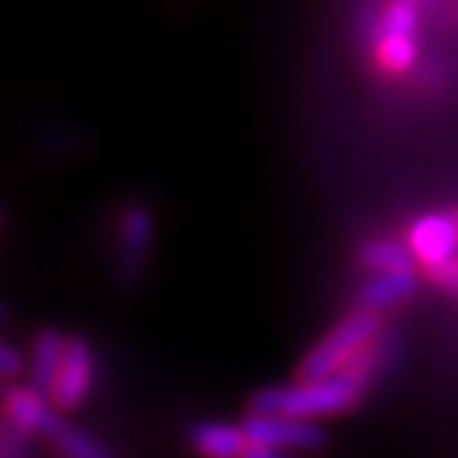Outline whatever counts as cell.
Here are the masks:
<instances>
[{
	"label": "cell",
	"instance_id": "ba28073f",
	"mask_svg": "<svg viewBox=\"0 0 458 458\" xmlns=\"http://www.w3.org/2000/svg\"><path fill=\"white\" fill-rule=\"evenodd\" d=\"M0 411H4L6 423L15 426L27 437L42 435L45 426L51 423V417L57 414L48 399L30 387H21V384H6L4 393H0Z\"/></svg>",
	"mask_w": 458,
	"mask_h": 458
},
{
	"label": "cell",
	"instance_id": "52a82bcc",
	"mask_svg": "<svg viewBox=\"0 0 458 458\" xmlns=\"http://www.w3.org/2000/svg\"><path fill=\"white\" fill-rule=\"evenodd\" d=\"M96 381V352L89 340L84 336H69L66 343V354H63L57 381H54L51 390V402L60 411H72L78 408L81 402L89 396Z\"/></svg>",
	"mask_w": 458,
	"mask_h": 458
},
{
	"label": "cell",
	"instance_id": "3957f363",
	"mask_svg": "<svg viewBox=\"0 0 458 458\" xmlns=\"http://www.w3.org/2000/svg\"><path fill=\"white\" fill-rule=\"evenodd\" d=\"M369 42L375 63L387 75H405L420 57V6L387 4L378 9V18L369 24Z\"/></svg>",
	"mask_w": 458,
	"mask_h": 458
},
{
	"label": "cell",
	"instance_id": "7a4b0ae2",
	"mask_svg": "<svg viewBox=\"0 0 458 458\" xmlns=\"http://www.w3.org/2000/svg\"><path fill=\"white\" fill-rule=\"evenodd\" d=\"M381 331L384 327H381L378 313H369V310H354V313H348L343 322L336 325L322 343L313 345V352L304 357V363H301V369H298V381H325V378L340 375L378 340Z\"/></svg>",
	"mask_w": 458,
	"mask_h": 458
},
{
	"label": "cell",
	"instance_id": "e0dca14e",
	"mask_svg": "<svg viewBox=\"0 0 458 458\" xmlns=\"http://www.w3.org/2000/svg\"><path fill=\"white\" fill-rule=\"evenodd\" d=\"M6 322H9V307L0 301V325H6Z\"/></svg>",
	"mask_w": 458,
	"mask_h": 458
},
{
	"label": "cell",
	"instance_id": "5bb4252c",
	"mask_svg": "<svg viewBox=\"0 0 458 458\" xmlns=\"http://www.w3.org/2000/svg\"><path fill=\"white\" fill-rule=\"evenodd\" d=\"M27 437L24 432H18L15 426H9L4 417H0V458H24L27 453Z\"/></svg>",
	"mask_w": 458,
	"mask_h": 458
},
{
	"label": "cell",
	"instance_id": "6da1fadb",
	"mask_svg": "<svg viewBox=\"0 0 458 458\" xmlns=\"http://www.w3.org/2000/svg\"><path fill=\"white\" fill-rule=\"evenodd\" d=\"M399 354V340L393 331H381L357 360L334 378L325 381H295L283 387H265L250 399V414H280L316 423L318 417H336L352 411L372 381L387 369V363Z\"/></svg>",
	"mask_w": 458,
	"mask_h": 458
},
{
	"label": "cell",
	"instance_id": "9c48e42d",
	"mask_svg": "<svg viewBox=\"0 0 458 458\" xmlns=\"http://www.w3.org/2000/svg\"><path fill=\"white\" fill-rule=\"evenodd\" d=\"M69 336H63L54 327H45L33 336L30 343V357H27V387L36 390L39 396L51 402L54 381H57L63 354H66Z\"/></svg>",
	"mask_w": 458,
	"mask_h": 458
},
{
	"label": "cell",
	"instance_id": "2e32d148",
	"mask_svg": "<svg viewBox=\"0 0 458 458\" xmlns=\"http://www.w3.org/2000/svg\"><path fill=\"white\" fill-rule=\"evenodd\" d=\"M242 458H283L277 450H265V446H247V453Z\"/></svg>",
	"mask_w": 458,
	"mask_h": 458
},
{
	"label": "cell",
	"instance_id": "d6986e66",
	"mask_svg": "<svg viewBox=\"0 0 458 458\" xmlns=\"http://www.w3.org/2000/svg\"><path fill=\"white\" fill-rule=\"evenodd\" d=\"M453 221H455V229H458V208H455V212H453Z\"/></svg>",
	"mask_w": 458,
	"mask_h": 458
},
{
	"label": "cell",
	"instance_id": "277c9868",
	"mask_svg": "<svg viewBox=\"0 0 458 458\" xmlns=\"http://www.w3.org/2000/svg\"><path fill=\"white\" fill-rule=\"evenodd\" d=\"M155 238V217L152 208L143 203H128L119 217L116 233V280L123 286H137L146 274Z\"/></svg>",
	"mask_w": 458,
	"mask_h": 458
},
{
	"label": "cell",
	"instance_id": "8992f818",
	"mask_svg": "<svg viewBox=\"0 0 458 458\" xmlns=\"http://www.w3.org/2000/svg\"><path fill=\"white\" fill-rule=\"evenodd\" d=\"M408 247L414 253V262L426 265L428 274L446 268L458 259V229L453 215L432 212L411 224Z\"/></svg>",
	"mask_w": 458,
	"mask_h": 458
},
{
	"label": "cell",
	"instance_id": "4fadbf2b",
	"mask_svg": "<svg viewBox=\"0 0 458 458\" xmlns=\"http://www.w3.org/2000/svg\"><path fill=\"white\" fill-rule=\"evenodd\" d=\"M42 437L57 446V453L63 458H114L96 437H89L87 432H81V428L66 423L60 414L51 417V423L45 426Z\"/></svg>",
	"mask_w": 458,
	"mask_h": 458
},
{
	"label": "cell",
	"instance_id": "9a60e30c",
	"mask_svg": "<svg viewBox=\"0 0 458 458\" xmlns=\"http://www.w3.org/2000/svg\"><path fill=\"white\" fill-rule=\"evenodd\" d=\"M24 369H27L24 354L18 352V348H15L13 343L0 340V378H4L6 384H13Z\"/></svg>",
	"mask_w": 458,
	"mask_h": 458
},
{
	"label": "cell",
	"instance_id": "ac0fdd59",
	"mask_svg": "<svg viewBox=\"0 0 458 458\" xmlns=\"http://www.w3.org/2000/svg\"><path fill=\"white\" fill-rule=\"evenodd\" d=\"M4 226H6V208L0 206V233H4Z\"/></svg>",
	"mask_w": 458,
	"mask_h": 458
},
{
	"label": "cell",
	"instance_id": "30bf717a",
	"mask_svg": "<svg viewBox=\"0 0 458 458\" xmlns=\"http://www.w3.org/2000/svg\"><path fill=\"white\" fill-rule=\"evenodd\" d=\"M188 441L203 458H242L250 446L244 428L226 420H199L191 426Z\"/></svg>",
	"mask_w": 458,
	"mask_h": 458
},
{
	"label": "cell",
	"instance_id": "8fae6325",
	"mask_svg": "<svg viewBox=\"0 0 458 458\" xmlns=\"http://www.w3.org/2000/svg\"><path fill=\"white\" fill-rule=\"evenodd\" d=\"M417 286L414 271H402V274H372L360 289V310L369 313H381L402 304L405 298H411V292Z\"/></svg>",
	"mask_w": 458,
	"mask_h": 458
},
{
	"label": "cell",
	"instance_id": "7c38bea8",
	"mask_svg": "<svg viewBox=\"0 0 458 458\" xmlns=\"http://www.w3.org/2000/svg\"><path fill=\"white\" fill-rule=\"evenodd\" d=\"M363 268H369L372 274H402V271H414V253L408 244L396 242V238H369L360 244L357 250Z\"/></svg>",
	"mask_w": 458,
	"mask_h": 458
},
{
	"label": "cell",
	"instance_id": "5b68a950",
	"mask_svg": "<svg viewBox=\"0 0 458 458\" xmlns=\"http://www.w3.org/2000/svg\"><path fill=\"white\" fill-rule=\"evenodd\" d=\"M247 444L265 450H318L325 444V428L310 420L280 414H250L242 423Z\"/></svg>",
	"mask_w": 458,
	"mask_h": 458
}]
</instances>
